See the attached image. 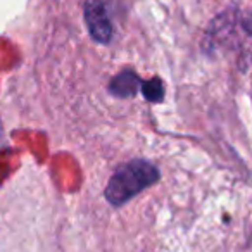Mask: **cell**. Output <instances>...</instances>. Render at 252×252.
Returning <instances> with one entry per match:
<instances>
[{
	"instance_id": "6da1fadb",
	"label": "cell",
	"mask_w": 252,
	"mask_h": 252,
	"mask_svg": "<svg viewBox=\"0 0 252 252\" xmlns=\"http://www.w3.org/2000/svg\"><path fill=\"white\" fill-rule=\"evenodd\" d=\"M159 180V169L144 159H133L119 166L105 187V199L112 206H123L144 189H149Z\"/></svg>"
},
{
	"instance_id": "3957f363",
	"label": "cell",
	"mask_w": 252,
	"mask_h": 252,
	"mask_svg": "<svg viewBox=\"0 0 252 252\" xmlns=\"http://www.w3.org/2000/svg\"><path fill=\"white\" fill-rule=\"evenodd\" d=\"M138 85H140V80H138V76L133 71H123L121 74L112 78L111 85H109V90H111V94L118 95V97L126 98L135 95Z\"/></svg>"
},
{
	"instance_id": "277c9868",
	"label": "cell",
	"mask_w": 252,
	"mask_h": 252,
	"mask_svg": "<svg viewBox=\"0 0 252 252\" xmlns=\"http://www.w3.org/2000/svg\"><path fill=\"white\" fill-rule=\"evenodd\" d=\"M142 94L147 100L151 102H161L164 98V87L159 78H152L149 81L142 83Z\"/></svg>"
},
{
	"instance_id": "7a4b0ae2",
	"label": "cell",
	"mask_w": 252,
	"mask_h": 252,
	"mask_svg": "<svg viewBox=\"0 0 252 252\" xmlns=\"http://www.w3.org/2000/svg\"><path fill=\"white\" fill-rule=\"evenodd\" d=\"M85 21L92 38L98 43H109L112 38V25L107 9L100 0H87L85 4Z\"/></svg>"
}]
</instances>
